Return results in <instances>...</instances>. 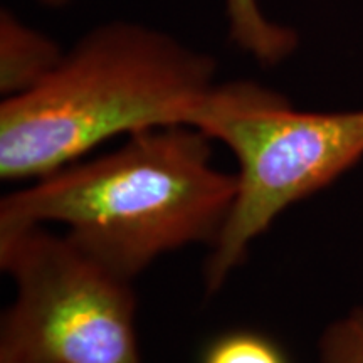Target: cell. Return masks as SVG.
<instances>
[{
	"label": "cell",
	"mask_w": 363,
	"mask_h": 363,
	"mask_svg": "<svg viewBox=\"0 0 363 363\" xmlns=\"http://www.w3.org/2000/svg\"><path fill=\"white\" fill-rule=\"evenodd\" d=\"M38 2H40V4H44V6H48V7H65L66 4H69L71 0H38Z\"/></svg>",
	"instance_id": "cell-9"
},
{
	"label": "cell",
	"mask_w": 363,
	"mask_h": 363,
	"mask_svg": "<svg viewBox=\"0 0 363 363\" xmlns=\"http://www.w3.org/2000/svg\"><path fill=\"white\" fill-rule=\"evenodd\" d=\"M65 51L56 40L22 22L9 9L0 13V94L27 93L59 65Z\"/></svg>",
	"instance_id": "cell-5"
},
{
	"label": "cell",
	"mask_w": 363,
	"mask_h": 363,
	"mask_svg": "<svg viewBox=\"0 0 363 363\" xmlns=\"http://www.w3.org/2000/svg\"><path fill=\"white\" fill-rule=\"evenodd\" d=\"M16 296L0 320V363H143L133 281L44 225L0 230Z\"/></svg>",
	"instance_id": "cell-4"
},
{
	"label": "cell",
	"mask_w": 363,
	"mask_h": 363,
	"mask_svg": "<svg viewBox=\"0 0 363 363\" xmlns=\"http://www.w3.org/2000/svg\"><path fill=\"white\" fill-rule=\"evenodd\" d=\"M320 363H363V306L326 326L318 340Z\"/></svg>",
	"instance_id": "cell-8"
},
{
	"label": "cell",
	"mask_w": 363,
	"mask_h": 363,
	"mask_svg": "<svg viewBox=\"0 0 363 363\" xmlns=\"http://www.w3.org/2000/svg\"><path fill=\"white\" fill-rule=\"evenodd\" d=\"M214 140L189 125L138 131L115 152L79 160L0 201V230L56 222L121 278L165 254L211 249L238 194L214 163Z\"/></svg>",
	"instance_id": "cell-1"
},
{
	"label": "cell",
	"mask_w": 363,
	"mask_h": 363,
	"mask_svg": "<svg viewBox=\"0 0 363 363\" xmlns=\"http://www.w3.org/2000/svg\"><path fill=\"white\" fill-rule=\"evenodd\" d=\"M202 363H289L278 342L254 330H230L208 343Z\"/></svg>",
	"instance_id": "cell-7"
},
{
	"label": "cell",
	"mask_w": 363,
	"mask_h": 363,
	"mask_svg": "<svg viewBox=\"0 0 363 363\" xmlns=\"http://www.w3.org/2000/svg\"><path fill=\"white\" fill-rule=\"evenodd\" d=\"M224 7L230 40L259 65L278 66L296 51V30L271 21L259 0H224Z\"/></svg>",
	"instance_id": "cell-6"
},
{
	"label": "cell",
	"mask_w": 363,
	"mask_h": 363,
	"mask_svg": "<svg viewBox=\"0 0 363 363\" xmlns=\"http://www.w3.org/2000/svg\"><path fill=\"white\" fill-rule=\"evenodd\" d=\"M216 59L128 21L91 29L44 81L0 104V179L34 182L120 135L189 125Z\"/></svg>",
	"instance_id": "cell-2"
},
{
	"label": "cell",
	"mask_w": 363,
	"mask_h": 363,
	"mask_svg": "<svg viewBox=\"0 0 363 363\" xmlns=\"http://www.w3.org/2000/svg\"><path fill=\"white\" fill-rule=\"evenodd\" d=\"M189 126L224 143L239 165L233 211L203 269L208 294L219 291L286 208L363 158V110L299 111L251 81L217 84Z\"/></svg>",
	"instance_id": "cell-3"
}]
</instances>
